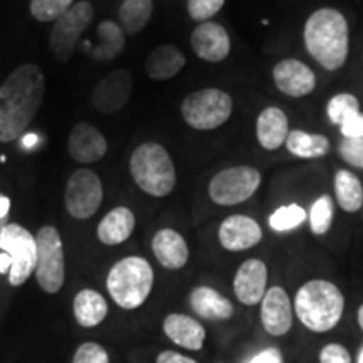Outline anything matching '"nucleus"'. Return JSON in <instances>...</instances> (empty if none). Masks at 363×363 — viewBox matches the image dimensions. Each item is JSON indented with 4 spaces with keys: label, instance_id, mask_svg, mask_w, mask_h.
<instances>
[{
    "label": "nucleus",
    "instance_id": "obj_13",
    "mask_svg": "<svg viewBox=\"0 0 363 363\" xmlns=\"http://www.w3.org/2000/svg\"><path fill=\"white\" fill-rule=\"evenodd\" d=\"M276 88L289 98H305L316 88L313 69L298 59H283L272 67Z\"/></svg>",
    "mask_w": 363,
    "mask_h": 363
},
{
    "label": "nucleus",
    "instance_id": "obj_2",
    "mask_svg": "<svg viewBox=\"0 0 363 363\" xmlns=\"http://www.w3.org/2000/svg\"><path fill=\"white\" fill-rule=\"evenodd\" d=\"M306 51L326 71L342 69L350 49V33L345 16L337 9H318L308 17L303 30Z\"/></svg>",
    "mask_w": 363,
    "mask_h": 363
},
{
    "label": "nucleus",
    "instance_id": "obj_4",
    "mask_svg": "<svg viewBox=\"0 0 363 363\" xmlns=\"http://www.w3.org/2000/svg\"><path fill=\"white\" fill-rule=\"evenodd\" d=\"M130 172L135 184L152 197H167L175 189V165L165 147L157 142L142 143L131 153Z\"/></svg>",
    "mask_w": 363,
    "mask_h": 363
},
{
    "label": "nucleus",
    "instance_id": "obj_40",
    "mask_svg": "<svg viewBox=\"0 0 363 363\" xmlns=\"http://www.w3.org/2000/svg\"><path fill=\"white\" fill-rule=\"evenodd\" d=\"M157 363H197V362L192 360V358H189V357L180 355V353H177V352L165 350L157 357Z\"/></svg>",
    "mask_w": 363,
    "mask_h": 363
},
{
    "label": "nucleus",
    "instance_id": "obj_24",
    "mask_svg": "<svg viewBox=\"0 0 363 363\" xmlns=\"http://www.w3.org/2000/svg\"><path fill=\"white\" fill-rule=\"evenodd\" d=\"M135 214L128 207H116L98 225V239L106 246H118L130 239L135 230Z\"/></svg>",
    "mask_w": 363,
    "mask_h": 363
},
{
    "label": "nucleus",
    "instance_id": "obj_18",
    "mask_svg": "<svg viewBox=\"0 0 363 363\" xmlns=\"http://www.w3.org/2000/svg\"><path fill=\"white\" fill-rule=\"evenodd\" d=\"M72 160L78 163H96L106 155L108 143L101 131L89 123H78L72 128L67 142Z\"/></svg>",
    "mask_w": 363,
    "mask_h": 363
},
{
    "label": "nucleus",
    "instance_id": "obj_5",
    "mask_svg": "<svg viewBox=\"0 0 363 363\" xmlns=\"http://www.w3.org/2000/svg\"><path fill=\"white\" fill-rule=\"evenodd\" d=\"M152 266L147 259L130 256L118 261L106 278V288L113 301L123 310H135L147 301L153 288Z\"/></svg>",
    "mask_w": 363,
    "mask_h": 363
},
{
    "label": "nucleus",
    "instance_id": "obj_45",
    "mask_svg": "<svg viewBox=\"0 0 363 363\" xmlns=\"http://www.w3.org/2000/svg\"><path fill=\"white\" fill-rule=\"evenodd\" d=\"M358 363H363V347H362L360 353H358Z\"/></svg>",
    "mask_w": 363,
    "mask_h": 363
},
{
    "label": "nucleus",
    "instance_id": "obj_19",
    "mask_svg": "<svg viewBox=\"0 0 363 363\" xmlns=\"http://www.w3.org/2000/svg\"><path fill=\"white\" fill-rule=\"evenodd\" d=\"M152 249L157 261L167 269H182L189 261V246L174 229H162L153 235Z\"/></svg>",
    "mask_w": 363,
    "mask_h": 363
},
{
    "label": "nucleus",
    "instance_id": "obj_25",
    "mask_svg": "<svg viewBox=\"0 0 363 363\" xmlns=\"http://www.w3.org/2000/svg\"><path fill=\"white\" fill-rule=\"evenodd\" d=\"M125 34L120 26L111 21H104L98 26V44H83V51L88 52L94 61H111L123 52Z\"/></svg>",
    "mask_w": 363,
    "mask_h": 363
},
{
    "label": "nucleus",
    "instance_id": "obj_32",
    "mask_svg": "<svg viewBox=\"0 0 363 363\" xmlns=\"http://www.w3.org/2000/svg\"><path fill=\"white\" fill-rule=\"evenodd\" d=\"M333 222V201L330 195H321L311 206L310 225L311 233L316 235H325L330 230Z\"/></svg>",
    "mask_w": 363,
    "mask_h": 363
},
{
    "label": "nucleus",
    "instance_id": "obj_21",
    "mask_svg": "<svg viewBox=\"0 0 363 363\" xmlns=\"http://www.w3.org/2000/svg\"><path fill=\"white\" fill-rule=\"evenodd\" d=\"M163 331L175 345L187 350H201L206 342V328L197 320L180 313H172L165 318Z\"/></svg>",
    "mask_w": 363,
    "mask_h": 363
},
{
    "label": "nucleus",
    "instance_id": "obj_8",
    "mask_svg": "<svg viewBox=\"0 0 363 363\" xmlns=\"http://www.w3.org/2000/svg\"><path fill=\"white\" fill-rule=\"evenodd\" d=\"M0 249L12 259L9 271V283L22 286L38 266V242L26 227L19 224H7L0 233Z\"/></svg>",
    "mask_w": 363,
    "mask_h": 363
},
{
    "label": "nucleus",
    "instance_id": "obj_10",
    "mask_svg": "<svg viewBox=\"0 0 363 363\" xmlns=\"http://www.w3.org/2000/svg\"><path fill=\"white\" fill-rule=\"evenodd\" d=\"M93 6L83 0V2L74 4L69 11H66L54 22L51 38H49V45H51L54 57L59 62L69 61L72 52L76 51L79 38L88 29L91 22H93Z\"/></svg>",
    "mask_w": 363,
    "mask_h": 363
},
{
    "label": "nucleus",
    "instance_id": "obj_26",
    "mask_svg": "<svg viewBox=\"0 0 363 363\" xmlns=\"http://www.w3.org/2000/svg\"><path fill=\"white\" fill-rule=\"evenodd\" d=\"M108 315V305L103 294L93 289H83L74 298V318L84 328L98 326Z\"/></svg>",
    "mask_w": 363,
    "mask_h": 363
},
{
    "label": "nucleus",
    "instance_id": "obj_33",
    "mask_svg": "<svg viewBox=\"0 0 363 363\" xmlns=\"http://www.w3.org/2000/svg\"><path fill=\"white\" fill-rule=\"evenodd\" d=\"M74 6V0H30V13L39 22H56Z\"/></svg>",
    "mask_w": 363,
    "mask_h": 363
},
{
    "label": "nucleus",
    "instance_id": "obj_3",
    "mask_svg": "<svg viewBox=\"0 0 363 363\" xmlns=\"http://www.w3.org/2000/svg\"><path fill=\"white\" fill-rule=\"evenodd\" d=\"M345 298L337 284L325 279H311L298 289L294 310L303 325L316 333L333 330L342 320Z\"/></svg>",
    "mask_w": 363,
    "mask_h": 363
},
{
    "label": "nucleus",
    "instance_id": "obj_22",
    "mask_svg": "<svg viewBox=\"0 0 363 363\" xmlns=\"http://www.w3.org/2000/svg\"><path fill=\"white\" fill-rule=\"evenodd\" d=\"M189 303L195 315L208 321H224L234 315L233 303L208 286L194 288Z\"/></svg>",
    "mask_w": 363,
    "mask_h": 363
},
{
    "label": "nucleus",
    "instance_id": "obj_39",
    "mask_svg": "<svg viewBox=\"0 0 363 363\" xmlns=\"http://www.w3.org/2000/svg\"><path fill=\"white\" fill-rule=\"evenodd\" d=\"M249 363H283V357L276 348H266V350L257 353Z\"/></svg>",
    "mask_w": 363,
    "mask_h": 363
},
{
    "label": "nucleus",
    "instance_id": "obj_12",
    "mask_svg": "<svg viewBox=\"0 0 363 363\" xmlns=\"http://www.w3.org/2000/svg\"><path fill=\"white\" fill-rule=\"evenodd\" d=\"M131 91H133V79L130 72L125 69L111 71L96 84L91 94V103L98 111L111 115L123 110L125 104L130 101Z\"/></svg>",
    "mask_w": 363,
    "mask_h": 363
},
{
    "label": "nucleus",
    "instance_id": "obj_20",
    "mask_svg": "<svg viewBox=\"0 0 363 363\" xmlns=\"http://www.w3.org/2000/svg\"><path fill=\"white\" fill-rule=\"evenodd\" d=\"M289 135V121L286 113L278 106L262 110L256 121L257 142L264 150H278L286 143Z\"/></svg>",
    "mask_w": 363,
    "mask_h": 363
},
{
    "label": "nucleus",
    "instance_id": "obj_36",
    "mask_svg": "<svg viewBox=\"0 0 363 363\" xmlns=\"http://www.w3.org/2000/svg\"><path fill=\"white\" fill-rule=\"evenodd\" d=\"M72 363H110V357L101 345L88 342L76 350Z\"/></svg>",
    "mask_w": 363,
    "mask_h": 363
},
{
    "label": "nucleus",
    "instance_id": "obj_9",
    "mask_svg": "<svg viewBox=\"0 0 363 363\" xmlns=\"http://www.w3.org/2000/svg\"><path fill=\"white\" fill-rule=\"evenodd\" d=\"M259 170L249 165L220 170L208 184V197L219 206H238L249 201L261 187Z\"/></svg>",
    "mask_w": 363,
    "mask_h": 363
},
{
    "label": "nucleus",
    "instance_id": "obj_31",
    "mask_svg": "<svg viewBox=\"0 0 363 363\" xmlns=\"http://www.w3.org/2000/svg\"><path fill=\"white\" fill-rule=\"evenodd\" d=\"M306 220V211L303 207L291 203V206L279 207L272 212L269 217V225L276 233H286V230L296 229Z\"/></svg>",
    "mask_w": 363,
    "mask_h": 363
},
{
    "label": "nucleus",
    "instance_id": "obj_1",
    "mask_svg": "<svg viewBox=\"0 0 363 363\" xmlns=\"http://www.w3.org/2000/svg\"><path fill=\"white\" fill-rule=\"evenodd\" d=\"M45 91L44 72L27 62L7 76L0 86V142L21 138L43 104Z\"/></svg>",
    "mask_w": 363,
    "mask_h": 363
},
{
    "label": "nucleus",
    "instance_id": "obj_29",
    "mask_svg": "<svg viewBox=\"0 0 363 363\" xmlns=\"http://www.w3.org/2000/svg\"><path fill=\"white\" fill-rule=\"evenodd\" d=\"M153 12L152 0H125L120 7V24L126 34H138L147 27Z\"/></svg>",
    "mask_w": 363,
    "mask_h": 363
},
{
    "label": "nucleus",
    "instance_id": "obj_7",
    "mask_svg": "<svg viewBox=\"0 0 363 363\" xmlns=\"http://www.w3.org/2000/svg\"><path fill=\"white\" fill-rule=\"evenodd\" d=\"M38 242V266L35 279L45 293L56 294L62 288L66 278L65 247L61 234L56 227L44 225L35 235Z\"/></svg>",
    "mask_w": 363,
    "mask_h": 363
},
{
    "label": "nucleus",
    "instance_id": "obj_27",
    "mask_svg": "<svg viewBox=\"0 0 363 363\" xmlns=\"http://www.w3.org/2000/svg\"><path fill=\"white\" fill-rule=\"evenodd\" d=\"M284 145L291 155L305 160L321 158L330 152V140L325 135L306 133L303 130L289 131Z\"/></svg>",
    "mask_w": 363,
    "mask_h": 363
},
{
    "label": "nucleus",
    "instance_id": "obj_37",
    "mask_svg": "<svg viewBox=\"0 0 363 363\" xmlns=\"http://www.w3.org/2000/svg\"><path fill=\"white\" fill-rule=\"evenodd\" d=\"M320 363H352V358L343 345L330 343L321 348Z\"/></svg>",
    "mask_w": 363,
    "mask_h": 363
},
{
    "label": "nucleus",
    "instance_id": "obj_30",
    "mask_svg": "<svg viewBox=\"0 0 363 363\" xmlns=\"http://www.w3.org/2000/svg\"><path fill=\"white\" fill-rule=\"evenodd\" d=\"M326 113H328L331 123L342 126L345 121L360 113V103H358L355 94L340 93L330 99L328 106H326Z\"/></svg>",
    "mask_w": 363,
    "mask_h": 363
},
{
    "label": "nucleus",
    "instance_id": "obj_43",
    "mask_svg": "<svg viewBox=\"0 0 363 363\" xmlns=\"http://www.w3.org/2000/svg\"><path fill=\"white\" fill-rule=\"evenodd\" d=\"M38 140H39V136L35 135V133H33V135H26L24 140H22V143H24V147L30 148L35 142H38Z\"/></svg>",
    "mask_w": 363,
    "mask_h": 363
},
{
    "label": "nucleus",
    "instance_id": "obj_42",
    "mask_svg": "<svg viewBox=\"0 0 363 363\" xmlns=\"http://www.w3.org/2000/svg\"><path fill=\"white\" fill-rule=\"evenodd\" d=\"M12 266V259L7 252H0V274H9Z\"/></svg>",
    "mask_w": 363,
    "mask_h": 363
},
{
    "label": "nucleus",
    "instance_id": "obj_38",
    "mask_svg": "<svg viewBox=\"0 0 363 363\" xmlns=\"http://www.w3.org/2000/svg\"><path fill=\"white\" fill-rule=\"evenodd\" d=\"M340 128H342L345 138H363V115L358 113V115L352 116Z\"/></svg>",
    "mask_w": 363,
    "mask_h": 363
},
{
    "label": "nucleus",
    "instance_id": "obj_17",
    "mask_svg": "<svg viewBox=\"0 0 363 363\" xmlns=\"http://www.w3.org/2000/svg\"><path fill=\"white\" fill-rule=\"evenodd\" d=\"M267 286V266L261 259H247L234 276L235 298L242 305L254 306L262 301Z\"/></svg>",
    "mask_w": 363,
    "mask_h": 363
},
{
    "label": "nucleus",
    "instance_id": "obj_28",
    "mask_svg": "<svg viewBox=\"0 0 363 363\" xmlns=\"http://www.w3.org/2000/svg\"><path fill=\"white\" fill-rule=\"evenodd\" d=\"M335 195L338 206L348 214H355L363 207V185L350 170H338L335 175Z\"/></svg>",
    "mask_w": 363,
    "mask_h": 363
},
{
    "label": "nucleus",
    "instance_id": "obj_16",
    "mask_svg": "<svg viewBox=\"0 0 363 363\" xmlns=\"http://www.w3.org/2000/svg\"><path fill=\"white\" fill-rule=\"evenodd\" d=\"M190 44L195 56L207 62H220L230 52V38L217 22H202L194 29Z\"/></svg>",
    "mask_w": 363,
    "mask_h": 363
},
{
    "label": "nucleus",
    "instance_id": "obj_35",
    "mask_svg": "<svg viewBox=\"0 0 363 363\" xmlns=\"http://www.w3.org/2000/svg\"><path fill=\"white\" fill-rule=\"evenodd\" d=\"M338 152L348 165L363 170V138H343Z\"/></svg>",
    "mask_w": 363,
    "mask_h": 363
},
{
    "label": "nucleus",
    "instance_id": "obj_15",
    "mask_svg": "<svg viewBox=\"0 0 363 363\" xmlns=\"http://www.w3.org/2000/svg\"><path fill=\"white\" fill-rule=\"evenodd\" d=\"M219 240L225 251H246L261 242L262 229L252 217L242 214L229 216L219 227Z\"/></svg>",
    "mask_w": 363,
    "mask_h": 363
},
{
    "label": "nucleus",
    "instance_id": "obj_23",
    "mask_svg": "<svg viewBox=\"0 0 363 363\" xmlns=\"http://www.w3.org/2000/svg\"><path fill=\"white\" fill-rule=\"evenodd\" d=\"M185 65L187 59L177 45L163 44L148 54L145 61V72L153 81H169L179 74Z\"/></svg>",
    "mask_w": 363,
    "mask_h": 363
},
{
    "label": "nucleus",
    "instance_id": "obj_34",
    "mask_svg": "<svg viewBox=\"0 0 363 363\" xmlns=\"http://www.w3.org/2000/svg\"><path fill=\"white\" fill-rule=\"evenodd\" d=\"M225 0H189L187 11L189 16L197 22H207L208 19L220 12Z\"/></svg>",
    "mask_w": 363,
    "mask_h": 363
},
{
    "label": "nucleus",
    "instance_id": "obj_14",
    "mask_svg": "<svg viewBox=\"0 0 363 363\" xmlns=\"http://www.w3.org/2000/svg\"><path fill=\"white\" fill-rule=\"evenodd\" d=\"M261 321L272 337H283L293 326V306L281 286H272L261 301Z\"/></svg>",
    "mask_w": 363,
    "mask_h": 363
},
{
    "label": "nucleus",
    "instance_id": "obj_11",
    "mask_svg": "<svg viewBox=\"0 0 363 363\" xmlns=\"http://www.w3.org/2000/svg\"><path fill=\"white\" fill-rule=\"evenodd\" d=\"M103 184L99 177L89 169H79L69 177L66 184L65 206L74 219L84 220L93 217L101 207Z\"/></svg>",
    "mask_w": 363,
    "mask_h": 363
},
{
    "label": "nucleus",
    "instance_id": "obj_41",
    "mask_svg": "<svg viewBox=\"0 0 363 363\" xmlns=\"http://www.w3.org/2000/svg\"><path fill=\"white\" fill-rule=\"evenodd\" d=\"M9 211H11V199L7 195L0 194V233L9 224Z\"/></svg>",
    "mask_w": 363,
    "mask_h": 363
},
{
    "label": "nucleus",
    "instance_id": "obj_6",
    "mask_svg": "<svg viewBox=\"0 0 363 363\" xmlns=\"http://www.w3.org/2000/svg\"><path fill=\"white\" fill-rule=\"evenodd\" d=\"M233 98L219 88L199 89L182 103V118L199 131L219 128L233 115Z\"/></svg>",
    "mask_w": 363,
    "mask_h": 363
},
{
    "label": "nucleus",
    "instance_id": "obj_44",
    "mask_svg": "<svg viewBox=\"0 0 363 363\" xmlns=\"http://www.w3.org/2000/svg\"><path fill=\"white\" fill-rule=\"evenodd\" d=\"M357 318H358V325H360V328L363 330V305H362L360 308H358Z\"/></svg>",
    "mask_w": 363,
    "mask_h": 363
}]
</instances>
